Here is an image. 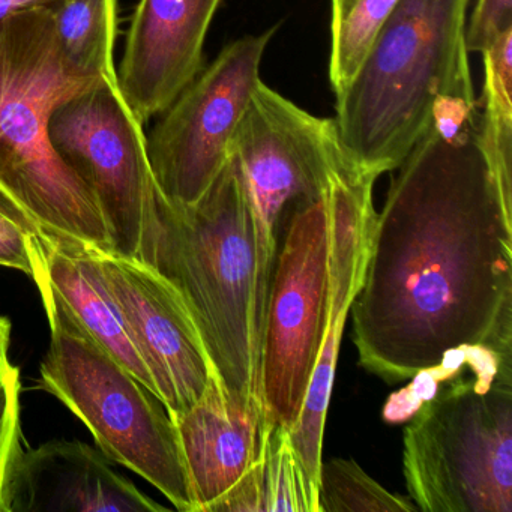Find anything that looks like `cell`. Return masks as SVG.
<instances>
[{
    "mask_svg": "<svg viewBox=\"0 0 512 512\" xmlns=\"http://www.w3.org/2000/svg\"><path fill=\"white\" fill-rule=\"evenodd\" d=\"M20 448V371L10 362L0 368V509L8 475Z\"/></svg>",
    "mask_w": 512,
    "mask_h": 512,
    "instance_id": "cell-23",
    "label": "cell"
},
{
    "mask_svg": "<svg viewBox=\"0 0 512 512\" xmlns=\"http://www.w3.org/2000/svg\"><path fill=\"white\" fill-rule=\"evenodd\" d=\"M278 511L319 512L317 488L293 451L289 431L265 422L259 458L220 512Z\"/></svg>",
    "mask_w": 512,
    "mask_h": 512,
    "instance_id": "cell-17",
    "label": "cell"
},
{
    "mask_svg": "<svg viewBox=\"0 0 512 512\" xmlns=\"http://www.w3.org/2000/svg\"><path fill=\"white\" fill-rule=\"evenodd\" d=\"M478 143L506 205L512 206V31L482 53Z\"/></svg>",
    "mask_w": 512,
    "mask_h": 512,
    "instance_id": "cell-19",
    "label": "cell"
},
{
    "mask_svg": "<svg viewBox=\"0 0 512 512\" xmlns=\"http://www.w3.org/2000/svg\"><path fill=\"white\" fill-rule=\"evenodd\" d=\"M97 248L40 230L34 239V278L74 320L155 395V386L110 295ZM158 397V395H157Z\"/></svg>",
    "mask_w": 512,
    "mask_h": 512,
    "instance_id": "cell-16",
    "label": "cell"
},
{
    "mask_svg": "<svg viewBox=\"0 0 512 512\" xmlns=\"http://www.w3.org/2000/svg\"><path fill=\"white\" fill-rule=\"evenodd\" d=\"M470 0H398L346 89L335 97L341 142L355 169L394 172L443 98L476 100L466 49Z\"/></svg>",
    "mask_w": 512,
    "mask_h": 512,
    "instance_id": "cell-3",
    "label": "cell"
},
{
    "mask_svg": "<svg viewBox=\"0 0 512 512\" xmlns=\"http://www.w3.org/2000/svg\"><path fill=\"white\" fill-rule=\"evenodd\" d=\"M394 172L350 308L359 364L400 382L454 352L512 359V206L479 148L478 116L431 122Z\"/></svg>",
    "mask_w": 512,
    "mask_h": 512,
    "instance_id": "cell-1",
    "label": "cell"
},
{
    "mask_svg": "<svg viewBox=\"0 0 512 512\" xmlns=\"http://www.w3.org/2000/svg\"><path fill=\"white\" fill-rule=\"evenodd\" d=\"M319 512H413L412 499L398 496L374 481L353 460L322 461L317 485Z\"/></svg>",
    "mask_w": 512,
    "mask_h": 512,
    "instance_id": "cell-21",
    "label": "cell"
},
{
    "mask_svg": "<svg viewBox=\"0 0 512 512\" xmlns=\"http://www.w3.org/2000/svg\"><path fill=\"white\" fill-rule=\"evenodd\" d=\"M374 182L376 179L370 176L347 170L335 176L329 190L331 302L322 347L305 395L304 407L289 433L293 451L308 481L316 488L319 485L323 433L341 337L350 308L364 280L376 223Z\"/></svg>",
    "mask_w": 512,
    "mask_h": 512,
    "instance_id": "cell-12",
    "label": "cell"
},
{
    "mask_svg": "<svg viewBox=\"0 0 512 512\" xmlns=\"http://www.w3.org/2000/svg\"><path fill=\"white\" fill-rule=\"evenodd\" d=\"M53 28L67 64L92 79L118 82V0H53Z\"/></svg>",
    "mask_w": 512,
    "mask_h": 512,
    "instance_id": "cell-18",
    "label": "cell"
},
{
    "mask_svg": "<svg viewBox=\"0 0 512 512\" xmlns=\"http://www.w3.org/2000/svg\"><path fill=\"white\" fill-rule=\"evenodd\" d=\"M221 2L139 0L116 76L143 125L166 112L206 67V37Z\"/></svg>",
    "mask_w": 512,
    "mask_h": 512,
    "instance_id": "cell-13",
    "label": "cell"
},
{
    "mask_svg": "<svg viewBox=\"0 0 512 512\" xmlns=\"http://www.w3.org/2000/svg\"><path fill=\"white\" fill-rule=\"evenodd\" d=\"M509 31H512V0H476L464 34L467 52L482 55Z\"/></svg>",
    "mask_w": 512,
    "mask_h": 512,
    "instance_id": "cell-24",
    "label": "cell"
},
{
    "mask_svg": "<svg viewBox=\"0 0 512 512\" xmlns=\"http://www.w3.org/2000/svg\"><path fill=\"white\" fill-rule=\"evenodd\" d=\"M101 82L65 61L52 4L23 8L0 22V188L44 232L112 253L94 197L50 140L56 107Z\"/></svg>",
    "mask_w": 512,
    "mask_h": 512,
    "instance_id": "cell-4",
    "label": "cell"
},
{
    "mask_svg": "<svg viewBox=\"0 0 512 512\" xmlns=\"http://www.w3.org/2000/svg\"><path fill=\"white\" fill-rule=\"evenodd\" d=\"M166 506L113 469L101 449L80 440L20 448L0 512H160Z\"/></svg>",
    "mask_w": 512,
    "mask_h": 512,
    "instance_id": "cell-14",
    "label": "cell"
},
{
    "mask_svg": "<svg viewBox=\"0 0 512 512\" xmlns=\"http://www.w3.org/2000/svg\"><path fill=\"white\" fill-rule=\"evenodd\" d=\"M277 29L227 44L161 113L146 145L158 193L170 205H193L223 172Z\"/></svg>",
    "mask_w": 512,
    "mask_h": 512,
    "instance_id": "cell-9",
    "label": "cell"
},
{
    "mask_svg": "<svg viewBox=\"0 0 512 512\" xmlns=\"http://www.w3.org/2000/svg\"><path fill=\"white\" fill-rule=\"evenodd\" d=\"M329 302L328 191L293 203L281 224L260 337V400L266 424L290 433L298 422L322 347Z\"/></svg>",
    "mask_w": 512,
    "mask_h": 512,
    "instance_id": "cell-7",
    "label": "cell"
},
{
    "mask_svg": "<svg viewBox=\"0 0 512 512\" xmlns=\"http://www.w3.org/2000/svg\"><path fill=\"white\" fill-rule=\"evenodd\" d=\"M398 0H331L329 83L335 97L352 82Z\"/></svg>",
    "mask_w": 512,
    "mask_h": 512,
    "instance_id": "cell-20",
    "label": "cell"
},
{
    "mask_svg": "<svg viewBox=\"0 0 512 512\" xmlns=\"http://www.w3.org/2000/svg\"><path fill=\"white\" fill-rule=\"evenodd\" d=\"M137 260L178 290L218 379L260 398L256 230L232 157L193 205H170L157 190Z\"/></svg>",
    "mask_w": 512,
    "mask_h": 512,
    "instance_id": "cell-2",
    "label": "cell"
},
{
    "mask_svg": "<svg viewBox=\"0 0 512 512\" xmlns=\"http://www.w3.org/2000/svg\"><path fill=\"white\" fill-rule=\"evenodd\" d=\"M11 329H13V325H11L10 319L0 316V368L10 364L8 349H10Z\"/></svg>",
    "mask_w": 512,
    "mask_h": 512,
    "instance_id": "cell-25",
    "label": "cell"
},
{
    "mask_svg": "<svg viewBox=\"0 0 512 512\" xmlns=\"http://www.w3.org/2000/svg\"><path fill=\"white\" fill-rule=\"evenodd\" d=\"M172 416L196 512L221 505L253 469L262 449L265 416L260 398L212 377L205 394Z\"/></svg>",
    "mask_w": 512,
    "mask_h": 512,
    "instance_id": "cell-15",
    "label": "cell"
},
{
    "mask_svg": "<svg viewBox=\"0 0 512 512\" xmlns=\"http://www.w3.org/2000/svg\"><path fill=\"white\" fill-rule=\"evenodd\" d=\"M410 499L424 512H512V382L461 374L404 431Z\"/></svg>",
    "mask_w": 512,
    "mask_h": 512,
    "instance_id": "cell-6",
    "label": "cell"
},
{
    "mask_svg": "<svg viewBox=\"0 0 512 512\" xmlns=\"http://www.w3.org/2000/svg\"><path fill=\"white\" fill-rule=\"evenodd\" d=\"M50 140L94 197L112 253L139 259L146 220L157 196L142 122L118 82H104L56 107Z\"/></svg>",
    "mask_w": 512,
    "mask_h": 512,
    "instance_id": "cell-10",
    "label": "cell"
},
{
    "mask_svg": "<svg viewBox=\"0 0 512 512\" xmlns=\"http://www.w3.org/2000/svg\"><path fill=\"white\" fill-rule=\"evenodd\" d=\"M50 2L53 0H0V22L23 8L37 4H50Z\"/></svg>",
    "mask_w": 512,
    "mask_h": 512,
    "instance_id": "cell-26",
    "label": "cell"
},
{
    "mask_svg": "<svg viewBox=\"0 0 512 512\" xmlns=\"http://www.w3.org/2000/svg\"><path fill=\"white\" fill-rule=\"evenodd\" d=\"M37 221L0 188V266L34 275V239Z\"/></svg>",
    "mask_w": 512,
    "mask_h": 512,
    "instance_id": "cell-22",
    "label": "cell"
},
{
    "mask_svg": "<svg viewBox=\"0 0 512 512\" xmlns=\"http://www.w3.org/2000/svg\"><path fill=\"white\" fill-rule=\"evenodd\" d=\"M230 157L247 185L256 230V325L260 338L287 209L298 200L323 196L335 176L356 169L335 119L311 115L263 80L254 88L236 127Z\"/></svg>",
    "mask_w": 512,
    "mask_h": 512,
    "instance_id": "cell-8",
    "label": "cell"
},
{
    "mask_svg": "<svg viewBox=\"0 0 512 512\" xmlns=\"http://www.w3.org/2000/svg\"><path fill=\"white\" fill-rule=\"evenodd\" d=\"M98 260L158 398L170 415L184 412L217 376L187 304L142 260L106 251Z\"/></svg>",
    "mask_w": 512,
    "mask_h": 512,
    "instance_id": "cell-11",
    "label": "cell"
},
{
    "mask_svg": "<svg viewBox=\"0 0 512 512\" xmlns=\"http://www.w3.org/2000/svg\"><path fill=\"white\" fill-rule=\"evenodd\" d=\"M50 326L40 388L89 428L101 451L161 491L178 511L196 512L175 422L163 401L98 344L46 286Z\"/></svg>",
    "mask_w": 512,
    "mask_h": 512,
    "instance_id": "cell-5",
    "label": "cell"
}]
</instances>
